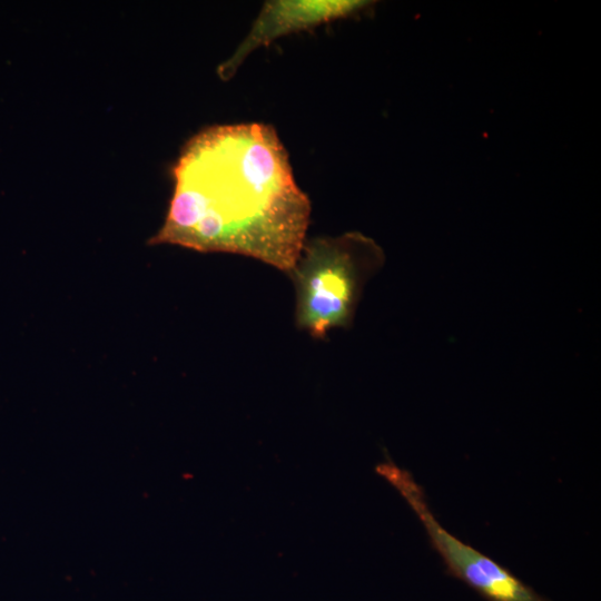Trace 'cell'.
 Returning <instances> with one entry per match:
<instances>
[{
    "label": "cell",
    "instance_id": "obj_1",
    "mask_svg": "<svg viewBox=\"0 0 601 601\" xmlns=\"http://www.w3.org/2000/svg\"><path fill=\"white\" fill-rule=\"evenodd\" d=\"M171 176L168 213L149 244L238 254L290 272L312 208L273 126L205 128L184 145Z\"/></svg>",
    "mask_w": 601,
    "mask_h": 601
},
{
    "label": "cell",
    "instance_id": "obj_2",
    "mask_svg": "<svg viewBox=\"0 0 601 601\" xmlns=\"http://www.w3.org/2000/svg\"><path fill=\"white\" fill-rule=\"evenodd\" d=\"M383 263L382 248L357 231L306 239L288 273L296 290L297 327L316 339L349 327L366 280Z\"/></svg>",
    "mask_w": 601,
    "mask_h": 601
},
{
    "label": "cell",
    "instance_id": "obj_3",
    "mask_svg": "<svg viewBox=\"0 0 601 601\" xmlns=\"http://www.w3.org/2000/svg\"><path fill=\"white\" fill-rule=\"evenodd\" d=\"M374 471L398 492L420 520L447 575L462 581L486 601H551L510 569L449 532L432 512L423 486L388 455Z\"/></svg>",
    "mask_w": 601,
    "mask_h": 601
},
{
    "label": "cell",
    "instance_id": "obj_4",
    "mask_svg": "<svg viewBox=\"0 0 601 601\" xmlns=\"http://www.w3.org/2000/svg\"><path fill=\"white\" fill-rule=\"evenodd\" d=\"M373 2L364 0H268L265 1L247 36L233 55L218 67V76L229 80L246 58L276 39L362 12Z\"/></svg>",
    "mask_w": 601,
    "mask_h": 601
}]
</instances>
